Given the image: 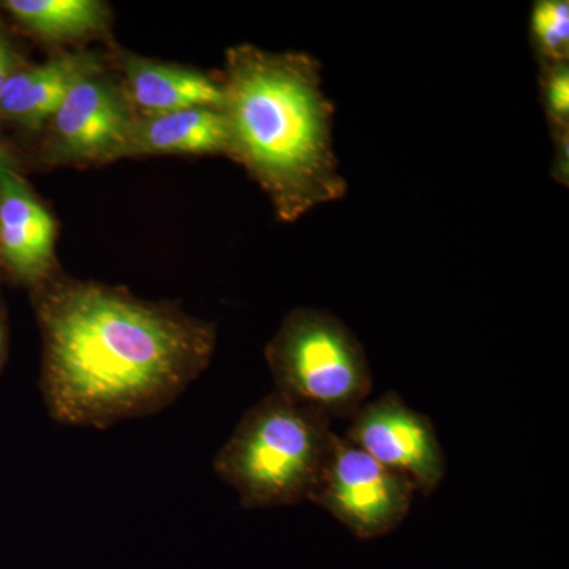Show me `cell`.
Masks as SVG:
<instances>
[{"instance_id":"cell-11","label":"cell","mask_w":569,"mask_h":569,"mask_svg":"<svg viewBox=\"0 0 569 569\" xmlns=\"http://www.w3.org/2000/svg\"><path fill=\"white\" fill-rule=\"evenodd\" d=\"M149 156H228L222 108H189L138 118L127 159Z\"/></svg>"},{"instance_id":"cell-8","label":"cell","mask_w":569,"mask_h":569,"mask_svg":"<svg viewBox=\"0 0 569 569\" xmlns=\"http://www.w3.org/2000/svg\"><path fill=\"white\" fill-rule=\"evenodd\" d=\"M58 222L18 170H0V264L14 282L36 290L61 271Z\"/></svg>"},{"instance_id":"cell-16","label":"cell","mask_w":569,"mask_h":569,"mask_svg":"<svg viewBox=\"0 0 569 569\" xmlns=\"http://www.w3.org/2000/svg\"><path fill=\"white\" fill-rule=\"evenodd\" d=\"M24 66L21 56L14 50L13 43H11L6 32L0 29V92H2L3 86L10 80L11 74L18 69Z\"/></svg>"},{"instance_id":"cell-2","label":"cell","mask_w":569,"mask_h":569,"mask_svg":"<svg viewBox=\"0 0 569 569\" xmlns=\"http://www.w3.org/2000/svg\"><path fill=\"white\" fill-rule=\"evenodd\" d=\"M228 159L241 164L280 222H298L347 193L335 151V104L321 66L301 51L228 48L219 74Z\"/></svg>"},{"instance_id":"cell-1","label":"cell","mask_w":569,"mask_h":569,"mask_svg":"<svg viewBox=\"0 0 569 569\" xmlns=\"http://www.w3.org/2000/svg\"><path fill=\"white\" fill-rule=\"evenodd\" d=\"M32 293L40 391L61 425L108 429L159 413L211 365L217 326L181 306L61 271Z\"/></svg>"},{"instance_id":"cell-4","label":"cell","mask_w":569,"mask_h":569,"mask_svg":"<svg viewBox=\"0 0 569 569\" xmlns=\"http://www.w3.org/2000/svg\"><path fill=\"white\" fill-rule=\"evenodd\" d=\"M274 391L329 419H348L373 388L365 347L328 310L298 307L264 348Z\"/></svg>"},{"instance_id":"cell-10","label":"cell","mask_w":569,"mask_h":569,"mask_svg":"<svg viewBox=\"0 0 569 569\" xmlns=\"http://www.w3.org/2000/svg\"><path fill=\"white\" fill-rule=\"evenodd\" d=\"M110 61L92 50H61L37 66H22L0 92V116L22 129L40 132L82 74Z\"/></svg>"},{"instance_id":"cell-9","label":"cell","mask_w":569,"mask_h":569,"mask_svg":"<svg viewBox=\"0 0 569 569\" xmlns=\"http://www.w3.org/2000/svg\"><path fill=\"white\" fill-rule=\"evenodd\" d=\"M110 59L137 118L189 108H222V86L204 71L123 50H114Z\"/></svg>"},{"instance_id":"cell-13","label":"cell","mask_w":569,"mask_h":569,"mask_svg":"<svg viewBox=\"0 0 569 569\" xmlns=\"http://www.w3.org/2000/svg\"><path fill=\"white\" fill-rule=\"evenodd\" d=\"M530 36L541 66L569 62L568 0H539L531 9Z\"/></svg>"},{"instance_id":"cell-6","label":"cell","mask_w":569,"mask_h":569,"mask_svg":"<svg viewBox=\"0 0 569 569\" xmlns=\"http://www.w3.org/2000/svg\"><path fill=\"white\" fill-rule=\"evenodd\" d=\"M415 493L410 479L335 433L307 501L323 508L356 538L372 541L399 529Z\"/></svg>"},{"instance_id":"cell-15","label":"cell","mask_w":569,"mask_h":569,"mask_svg":"<svg viewBox=\"0 0 569 569\" xmlns=\"http://www.w3.org/2000/svg\"><path fill=\"white\" fill-rule=\"evenodd\" d=\"M553 148L552 176L556 181L568 186L569 179V130H552Z\"/></svg>"},{"instance_id":"cell-12","label":"cell","mask_w":569,"mask_h":569,"mask_svg":"<svg viewBox=\"0 0 569 569\" xmlns=\"http://www.w3.org/2000/svg\"><path fill=\"white\" fill-rule=\"evenodd\" d=\"M0 7L37 40L58 47L103 39L112 24L103 0H3Z\"/></svg>"},{"instance_id":"cell-5","label":"cell","mask_w":569,"mask_h":569,"mask_svg":"<svg viewBox=\"0 0 569 569\" xmlns=\"http://www.w3.org/2000/svg\"><path fill=\"white\" fill-rule=\"evenodd\" d=\"M137 119L110 59L78 78L44 123L40 162L78 168L127 159Z\"/></svg>"},{"instance_id":"cell-17","label":"cell","mask_w":569,"mask_h":569,"mask_svg":"<svg viewBox=\"0 0 569 569\" xmlns=\"http://www.w3.org/2000/svg\"><path fill=\"white\" fill-rule=\"evenodd\" d=\"M7 353H9V326H7L6 312L0 306V373L6 366Z\"/></svg>"},{"instance_id":"cell-18","label":"cell","mask_w":569,"mask_h":569,"mask_svg":"<svg viewBox=\"0 0 569 569\" xmlns=\"http://www.w3.org/2000/svg\"><path fill=\"white\" fill-rule=\"evenodd\" d=\"M7 168L20 171L17 156L11 151L10 146L0 138V170H7Z\"/></svg>"},{"instance_id":"cell-3","label":"cell","mask_w":569,"mask_h":569,"mask_svg":"<svg viewBox=\"0 0 569 569\" xmlns=\"http://www.w3.org/2000/svg\"><path fill=\"white\" fill-rule=\"evenodd\" d=\"M331 419L279 392L242 415L213 459V471L246 509L307 501L335 432Z\"/></svg>"},{"instance_id":"cell-14","label":"cell","mask_w":569,"mask_h":569,"mask_svg":"<svg viewBox=\"0 0 569 569\" xmlns=\"http://www.w3.org/2000/svg\"><path fill=\"white\" fill-rule=\"evenodd\" d=\"M539 93L550 130H569V66H541Z\"/></svg>"},{"instance_id":"cell-7","label":"cell","mask_w":569,"mask_h":569,"mask_svg":"<svg viewBox=\"0 0 569 569\" xmlns=\"http://www.w3.org/2000/svg\"><path fill=\"white\" fill-rule=\"evenodd\" d=\"M346 438L381 466L403 475L421 496H432L447 475L436 426L397 392L367 400L350 418Z\"/></svg>"}]
</instances>
